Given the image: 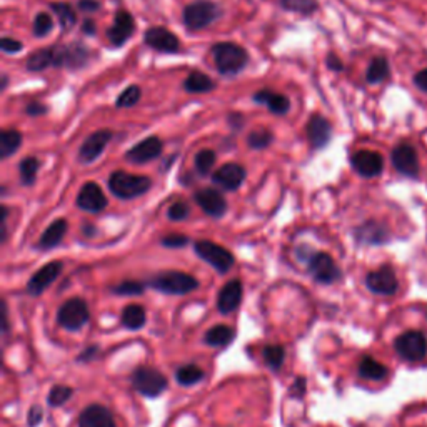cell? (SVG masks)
<instances>
[{"mask_svg":"<svg viewBox=\"0 0 427 427\" xmlns=\"http://www.w3.org/2000/svg\"><path fill=\"white\" fill-rule=\"evenodd\" d=\"M144 289L145 285L139 283V280H124V283L112 287V292L119 295H140L144 292Z\"/></svg>","mask_w":427,"mask_h":427,"instance_id":"ee69618b","label":"cell"},{"mask_svg":"<svg viewBox=\"0 0 427 427\" xmlns=\"http://www.w3.org/2000/svg\"><path fill=\"white\" fill-rule=\"evenodd\" d=\"M389 371L384 364H380L379 361H376L374 357H362L359 362V376L364 377L367 380H383L388 377Z\"/></svg>","mask_w":427,"mask_h":427,"instance_id":"83f0119b","label":"cell"},{"mask_svg":"<svg viewBox=\"0 0 427 427\" xmlns=\"http://www.w3.org/2000/svg\"><path fill=\"white\" fill-rule=\"evenodd\" d=\"M84 229H85V235H94V233H95L94 227H90V225H85Z\"/></svg>","mask_w":427,"mask_h":427,"instance_id":"94428289","label":"cell"},{"mask_svg":"<svg viewBox=\"0 0 427 427\" xmlns=\"http://www.w3.org/2000/svg\"><path fill=\"white\" fill-rule=\"evenodd\" d=\"M95 30H97V25L92 19H85L84 24H82V32L87 35H95Z\"/></svg>","mask_w":427,"mask_h":427,"instance_id":"6f0895ef","label":"cell"},{"mask_svg":"<svg viewBox=\"0 0 427 427\" xmlns=\"http://www.w3.org/2000/svg\"><path fill=\"white\" fill-rule=\"evenodd\" d=\"M221 16V8L217 4L209 2V0H199V2L189 4L187 7L184 8L182 19H184V25L187 27L189 30H202L214 24Z\"/></svg>","mask_w":427,"mask_h":427,"instance_id":"277c9868","label":"cell"},{"mask_svg":"<svg viewBox=\"0 0 427 427\" xmlns=\"http://www.w3.org/2000/svg\"><path fill=\"white\" fill-rule=\"evenodd\" d=\"M7 84H8V77H7V74H2V85H0V87H2V90H6V89H7Z\"/></svg>","mask_w":427,"mask_h":427,"instance_id":"91938a15","label":"cell"},{"mask_svg":"<svg viewBox=\"0 0 427 427\" xmlns=\"http://www.w3.org/2000/svg\"><path fill=\"white\" fill-rule=\"evenodd\" d=\"M145 319H147L145 309L142 306H139V304H129V306L124 307L120 316L122 326L130 330H137L140 327H144Z\"/></svg>","mask_w":427,"mask_h":427,"instance_id":"f1b7e54d","label":"cell"},{"mask_svg":"<svg viewBox=\"0 0 427 427\" xmlns=\"http://www.w3.org/2000/svg\"><path fill=\"white\" fill-rule=\"evenodd\" d=\"M77 207L82 209L85 212H102L107 207V197L102 192V189L99 187V184L95 182H87L82 185L75 199Z\"/></svg>","mask_w":427,"mask_h":427,"instance_id":"5bb4252c","label":"cell"},{"mask_svg":"<svg viewBox=\"0 0 427 427\" xmlns=\"http://www.w3.org/2000/svg\"><path fill=\"white\" fill-rule=\"evenodd\" d=\"M229 124H230V127H233V129H235V130L242 129V125H244V116H242V113H237V112L230 113Z\"/></svg>","mask_w":427,"mask_h":427,"instance_id":"db71d44e","label":"cell"},{"mask_svg":"<svg viewBox=\"0 0 427 427\" xmlns=\"http://www.w3.org/2000/svg\"><path fill=\"white\" fill-rule=\"evenodd\" d=\"M79 427H117L112 412L107 407L92 404L79 416Z\"/></svg>","mask_w":427,"mask_h":427,"instance_id":"cb8c5ba5","label":"cell"},{"mask_svg":"<svg viewBox=\"0 0 427 427\" xmlns=\"http://www.w3.org/2000/svg\"><path fill=\"white\" fill-rule=\"evenodd\" d=\"M152 187V180L145 175L129 174L124 171H116L109 177V189L119 199H135L147 194Z\"/></svg>","mask_w":427,"mask_h":427,"instance_id":"7a4b0ae2","label":"cell"},{"mask_svg":"<svg viewBox=\"0 0 427 427\" xmlns=\"http://www.w3.org/2000/svg\"><path fill=\"white\" fill-rule=\"evenodd\" d=\"M389 75V63L384 57H376L371 62L369 69L366 72V79L369 84H379Z\"/></svg>","mask_w":427,"mask_h":427,"instance_id":"8d00e7d4","label":"cell"},{"mask_svg":"<svg viewBox=\"0 0 427 427\" xmlns=\"http://www.w3.org/2000/svg\"><path fill=\"white\" fill-rule=\"evenodd\" d=\"M306 132L312 147L322 149L330 142V137H333V125H330V122L327 120L326 117L319 116V113H314V116H311V119L307 120Z\"/></svg>","mask_w":427,"mask_h":427,"instance_id":"ffe728a7","label":"cell"},{"mask_svg":"<svg viewBox=\"0 0 427 427\" xmlns=\"http://www.w3.org/2000/svg\"><path fill=\"white\" fill-rule=\"evenodd\" d=\"M90 319V311L87 302L84 299L74 297L70 301L63 302L57 312V322L69 333H77L87 324Z\"/></svg>","mask_w":427,"mask_h":427,"instance_id":"8992f818","label":"cell"},{"mask_svg":"<svg viewBox=\"0 0 427 427\" xmlns=\"http://www.w3.org/2000/svg\"><path fill=\"white\" fill-rule=\"evenodd\" d=\"M161 244L163 245V247L180 249V247H184V245L189 244V237L184 234H169V235H166V237L161 239Z\"/></svg>","mask_w":427,"mask_h":427,"instance_id":"7dc6e473","label":"cell"},{"mask_svg":"<svg viewBox=\"0 0 427 427\" xmlns=\"http://www.w3.org/2000/svg\"><path fill=\"white\" fill-rule=\"evenodd\" d=\"M49 66H54V49H39L27 58L25 67L30 72H42Z\"/></svg>","mask_w":427,"mask_h":427,"instance_id":"1f68e13d","label":"cell"},{"mask_svg":"<svg viewBox=\"0 0 427 427\" xmlns=\"http://www.w3.org/2000/svg\"><path fill=\"white\" fill-rule=\"evenodd\" d=\"M54 29V19L49 13L40 12L34 20V35L35 37H45Z\"/></svg>","mask_w":427,"mask_h":427,"instance_id":"7bdbcfd3","label":"cell"},{"mask_svg":"<svg viewBox=\"0 0 427 427\" xmlns=\"http://www.w3.org/2000/svg\"><path fill=\"white\" fill-rule=\"evenodd\" d=\"M72 394H74V390H72V388H69V385H54L47 396L49 406L52 407L63 406V404L72 397Z\"/></svg>","mask_w":427,"mask_h":427,"instance_id":"60d3db41","label":"cell"},{"mask_svg":"<svg viewBox=\"0 0 427 427\" xmlns=\"http://www.w3.org/2000/svg\"><path fill=\"white\" fill-rule=\"evenodd\" d=\"M392 163L397 172L407 177H416L417 172H419V161H417L416 149L411 144H401L394 149Z\"/></svg>","mask_w":427,"mask_h":427,"instance_id":"7402d4cb","label":"cell"},{"mask_svg":"<svg viewBox=\"0 0 427 427\" xmlns=\"http://www.w3.org/2000/svg\"><path fill=\"white\" fill-rule=\"evenodd\" d=\"M190 216V207L189 204H185L182 201H177L174 204H171L169 211H167V217L174 222H180L185 221Z\"/></svg>","mask_w":427,"mask_h":427,"instance_id":"bcb514c9","label":"cell"},{"mask_svg":"<svg viewBox=\"0 0 427 427\" xmlns=\"http://www.w3.org/2000/svg\"><path fill=\"white\" fill-rule=\"evenodd\" d=\"M144 42L154 49V51L163 54H175L179 52L180 47V42L175 37V34H172L166 27H152V29L145 30Z\"/></svg>","mask_w":427,"mask_h":427,"instance_id":"4fadbf2b","label":"cell"},{"mask_svg":"<svg viewBox=\"0 0 427 427\" xmlns=\"http://www.w3.org/2000/svg\"><path fill=\"white\" fill-rule=\"evenodd\" d=\"M306 262L309 274L319 284H334L342 276L334 259L326 252H312Z\"/></svg>","mask_w":427,"mask_h":427,"instance_id":"9c48e42d","label":"cell"},{"mask_svg":"<svg viewBox=\"0 0 427 427\" xmlns=\"http://www.w3.org/2000/svg\"><path fill=\"white\" fill-rule=\"evenodd\" d=\"M351 163L359 175L367 177V179L377 177L384 169L383 156L374 151H357L351 157Z\"/></svg>","mask_w":427,"mask_h":427,"instance_id":"2e32d148","label":"cell"},{"mask_svg":"<svg viewBox=\"0 0 427 427\" xmlns=\"http://www.w3.org/2000/svg\"><path fill=\"white\" fill-rule=\"evenodd\" d=\"M235 338V330L229 326H214L206 333L204 342L209 344L211 347H227Z\"/></svg>","mask_w":427,"mask_h":427,"instance_id":"4316f807","label":"cell"},{"mask_svg":"<svg viewBox=\"0 0 427 427\" xmlns=\"http://www.w3.org/2000/svg\"><path fill=\"white\" fill-rule=\"evenodd\" d=\"M149 285L162 294L185 295L194 292L195 289H199V280L195 279L194 276L185 274V272L167 271L154 276L152 279L149 280Z\"/></svg>","mask_w":427,"mask_h":427,"instance_id":"3957f363","label":"cell"},{"mask_svg":"<svg viewBox=\"0 0 427 427\" xmlns=\"http://www.w3.org/2000/svg\"><path fill=\"white\" fill-rule=\"evenodd\" d=\"M262 357H264L266 366H269L272 371L280 369L285 361V347L280 344H269L262 349Z\"/></svg>","mask_w":427,"mask_h":427,"instance_id":"d590c367","label":"cell"},{"mask_svg":"<svg viewBox=\"0 0 427 427\" xmlns=\"http://www.w3.org/2000/svg\"><path fill=\"white\" fill-rule=\"evenodd\" d=\"M283 6L295 12L311 13L317 8V2L316 0H283Z\"/></svg>","mask_w":427,"mask_h":427,"instance_id":"f6af8a7d","label":"cell"},{"mask_svg":"<svg viewBox=\"0 0 427 427\" xmlns=\"http://www.w3.org/2000/svg\"><path fill=\"white\" fill-rule=\"evenodd\" d=\"M175 379L180 385H185V388H189V385L201 383V380L204 379V371L195 364L182 366V367H179V369H177Z\"/></svg>","mask_w":427,"mask_h":427,"instance_id":"e575fe53","label":"cell"},{"mask_svg":"<svg viewBox=\"0 0 427 427\" xmlns=\"http://www.w3.org/2000/svg\"><path fill=\"white\" fill-rule=\"evenodd\" d=\"M184 89L190 94H206L216 89V82L202 72H192L184 80Z\"/></svg>","mask_w":427,"mask_h":427,"instance_id":"f546056e","label":"cell"},{"mask_svg":"<svg viewBox=\"0 0 427 427\" xmlns=\"http://www.w3.org/2000/svg\"><path fill=\"white\" fill-rule=\"evenodd\" d=\"M134 30H135L134 17L127 11H119L116 13V19H113L112 27L107 30V39L113 47H122V45L130 39V35L134 34Z\"/></svg>","mask_w":427,"mask_h":427,"instance_id":"e0dca14e","label":"cell"},{"mask_svg":"<svg viewBox=\"0 0 427 427\" xmlns=\"http://www.w3.org/2000/svg\"><path fill=\"white\" fill-rule=\"evenodd\" d=\"M95 354H97V347L95 346H90L87 351L85 352H82L80 356H79V361H82V362H87V361H90V359H92Z\"/></svg>","mask_w":427,"mask_h":427,"instance_id":"680465c9","label":"cell"},{"mask_svg":"<svg viewBox=\"0 0 427 427\" xmlns=\"http://www.w3.org/2000/svg\"><path fill=\"white\" fill-rule=\"evenodd\" d=\"M140 95H142V92H140L139 85H129V87H127L124 92H122L119 97H117L116 106L120 107V109L134 107L135 104L140 101Z\"/></svg>","mask_w":427,"mask_h":427,"instance_id":"b9f144b4","label":"cell"},{"mask_svg":"<svg viewBox=\"0 0 427 427\" xmlns=\"http://www.w3.org/2000/svg\"><path fill=\"white\" fill-rule=\"evenodd\" d=\"M42 417H44L42 409H40L39 406H32L29 414H27V424H29V427L39 426L40 421H42Z\"/></svg>","mask_w":427,"mask_h":427,"instance_id":"f907efd6","label":"cell"},{"mask_svg":"<svg viewBox=\"0 0 427 427\" xmlns=\"http://www.w3.org/2000/svg\"><path fill=\"white\" fill-rule=\"evenodd\" d=\"M216 152L211 151V149H202V151L197 152V156H195V169H197L201 175L211 174L212 167L216 166Z\"/></svg>","mask_w":427,"mask_h":427,"instance_id":"ab89813d","label":"cell"},{"mask_svg":"<svg viewBox=\"0 0 427 427\" xmlns=\"http://www.w3.org/2000/svg\"><path fill=\"white\" fill-rule=\"evenodd\" d=\"M67 229H69V222H67L66 219L54 221L52 224L44 230L42 237H40V240H39V247L44 249V251H49V249L57 247V245L62 242L63 235L67 234Z\"/></svg>","mask_w":427,"mask_h":427,"instance_id":"484cf974","label":"cell"},{"mask_svg":"<svg viewBox=\"0 0 427 427\" xmlns=\"http://www.w3.org/2000/svg\"><path fill=\"white\" fill-rule=\"evenodd\" d=\"M327 67L335 72H339V70H342V62H340V58L338 56L329 54V56H327Z\"/></svg>","mask_w":427,"mask_h":427,"instance_id":"9f6ffc18","label":"cell"},{"mask_svg":"<svg viewBox=\"0 0 427 427\" xmlns=\"http://www.w3.org/2000/svg\"><path fill=\"white\" fill-rule=\"evenodd\" d=\"M112 132L111 130H97V132L90 134L87 139L84 140V144L79 149V161L82 163H92L101 157L104 149L107 147V144L111 142Z\"/></svg>","mask_w":427,"mask_h":427,"instance_id":"9a60e30c","label":"cell"},{"mask_svg":"<svg viewBox=\"0 0 427 427\" xmlns=\"http://www.w3.org/2000/svg\"><path fill=\"white\" fill-rule=\"evenodd\" d=\"M77 6L84 12H95L101 8V2H99V0H79Z\"/></svg>","mask_w":427,"mask_h":427,"instance_id":"816d5d0a","label":"cell"},{"mask_svg":"<svg viewBox=\"0 0 427 427\" xmlns=\"http://www.w3.org/2000/svg\"><path fill=\"white\" fill-rule=\"evenodd\" d=\"M22 144V134L16 129H7L0 132V156L2 159L11 157L19 151Z\"/></svg>","mask_w":427,"mask_h":427,"instance_id":"4dcf8cb0","label":"cell"},{"mask_svg":"<svg viewBox=\"0 0 427 427\" xmlns=\"http://www.w3.org/2000/svg\"><path fill=\"white\" fill-rule=\"evenodd\" d=\"M0 47H2V51L6 54H17L20 52L22 49H24V44L20 42V40L11 39V37H4L2 42H0Z\"/></svg>","mask_w":427,"mask_h":427,"instance_id":"c3c4849f","label":"cell"},{"mask_svg":"<svg viewBox=\"0 0 427 427\" xmlns=\"http://www.w3.org/2000/svg\"><path fill=\"white\" fill-rule=\"evenodd\" d=\"M274 140V134L271 132L269 129L266 127H259V129L252 130L247 137V144L251 149H256V151H262V149H267Z\"/></svg>","mask_w":427,"mask_h":427,"instance_id":"74e56055","label":"cell"},{"mask_svg":"<svg viewBox=\"0 0 427 427\" xmlns=\"http://www.w3.org/2000/svg\"><path fill=\"white\" fill-rule=\"evenodd\" d=\"M62 269L63 264L61 261H52L49 262V264H45L44 267H40V269L30 277L29 283H27V292L34 295V297L44 294V290L51 284L56 283L57 277L62 274Z\"/></svg>","mask_w":427,"mask_h":427,"instance_id":"7c38bea8","label":"cell"},{"mask_svg":"<svg viewBox=\"0 0 427 427\" xmlns=\"http://www.w3.org/2000/svg\"><path fill=\"white\" fill-rule=\"evenodd\" d=\"M51 8H52V12L56 13L58 24H61L63 32L70 30L72 27H74L77 24L75 11H74V8H72V6H69V4H66V2H54V4H51Z\"/></svg>","mask_w":427,"mask_h":427,"instance_id":"836d02e7","label":"cell"},{"mask_svg":"<svg viewBox=\"0 0 427 427\" xmlns=\"http://www.w3.org/2000/svg\"><path fill=\"white\" fill-rule=\"evenodd\" d=\"M163 151V142L159 137H147L135 144L125 154V159L132 163H147L161 156Z\"/></svg>","mask_w":427,"mask_h":427,"instance_id":"ac0fdd59","label":"cell"},{"mask_svg":"<svg viewBox=\"0 0 427 427\" xmlns=\"http://www.w3.org/2000/svg\"><path fill=\"white\" fill-rule=\"evenodd\" d=\"M366 285L371 292L377 295H394L399 289V280L396 272L390 269L389 266H384L367 274Z\"/></svg>","mask_w":427,"mask_h":427,"instance_id":"8fae6325","label":"cell"},{"mask_svg":"<svg viewBox=\"0 0 427 427\" xmlns=\"http://www.w3.org/2000/svg\"><path fill=\"white\" fill-rule=\"evenodd\" d=\"M194 251L202 261H206L209 266H212L221 274H227V272L233 269L235 262L233 252L227 251L225 247H222L219 244L211 242V240H197L194 244Z\"/></svg>","mask_w":427,"mask_h":427,"instance_id":"5b68a950","label":"cell"},{"mask_svg":"<svg viewBox=\"0 0 427 427\" xmlns=\"http://www.w3.org/2000/svg\"><path fill=\"white\" fill-rule=\"evenodd\" d=\"M39 161L35 157H25L24 161L20 162L19 171H20V180L22 185H32L37 179V172H39Z\"/></svg>","mask_w":427,"mask_h":427,"instance_id":"f35d334b","label":"cell"},{"mask_svg":"<svg viewBox=\"0 0 427 427\" xmlns=\"http://www.w3.org/2000/svg\"><path fill=\"white\" fill-rule=\"evenodd\" d=\"M242 283H240L239 279L229 280V283L221 289L219 297H217V309H219L221 314H230V312H234L235 309L239 307V304L242 302Z\"/></svg>","mask_w":427,"mask_h":427,"instance_id":"603a6c76","label":"cell"},{"mask_svg":"<svg viewBox=\"0 0 427 427\" xmlns=\"http://www.w3.org/2000/svg\"><path fill=\"white\" fill-rule=\"evenodd\" d=\"M414 82H416L417 87H419L421 90H424V92H427V69L417 72L414 77Z\"/></svg>","mask_w":427,"mask_h":427,"instance_id":"11a10c76","label":"cell"},{"mask_svg":"<svg viewBox=\"0 0 427 427\" xmlns=\"http://www.w3.org/2000/svg\"><path fill=\"white\" fill-rule=\"evenodd\" d=\"M292 392L299 397L306 394V379H304V377H299V379H295V383L292 384Z\"/></svg>","mask_w":427,"mask_h":427,"instance_id":"f5cc1de1","label":"cell"},{"mask_svg":"<svg viewBox=\"0 0 427 427\" xmlns=\"http://www.w3.org/2000/svg\"><path fill=\"white\" fill-rule=\"evenodd\" d=\"M252 99H254V102L264 104V106L269 107V111L274 112L276 116H284V113H287L290 109L289 99L283 94L272 92L271 89L257 90V92L254 94Z\"/></svg>","mask_w":427,"mask_h":427,"instance_id":"d4e9b609","label":"cell"},{"mask_svg":"<svg viewBox=\"0 0 427 427\" xmlns=\"http://www.w3.org/2000/svg\"><path fill=\"white\" fill-rule=\"evenodd\" d=\"M90 57L89 49L79 42L70 45L54 47V66L69 67V69H80L87 63Z\"/></svg>","mask_w":427,"mask_h":427,"instance_id":"30bf717a","label":"cell"},{"mask_svg":"<svg viewBox=\"0 0 427 427\" xmlns=\"http://www.w3.org/2000/svg\"><path fill=\"white\" fill-rule=\"evenodd\" d=\"M195 202L199 204V207H201L207 216L216 217V219H221L227 212V201L224 199V195L216 189L206 187L199 190V192L195 194Z\"/></svg>","mask_w":427,"mask_h":427,"instance_id":"44dd1931","label":"cell"},{"mask_svg":"<svg viewBox=\"0 0 427 427\" xmlns=\"http://www.w3.org/2000/svg\"><path fill=\"white\" fill-rule=\"evenodd\" d=\"M385 237H388V233L384 230V227L376 224V222H367V224L357 229V239L361 240V242L383 244Z\"/></svg>","mask_w":427,"mask_h":427,"instance_id":"d6a6232c","label":"cell"},{"mask_svg":"<svg viewBox=\"0 0 427 427\" xmlns=\"http://www.w3.org/2000/svg\"><path fill=\"white\" fill-rule=\"evenodd\" d=\"M214 63L222 75H235L247 66L249 54L234 42H219L212 45Z\"/></svg>","mask_w":427,"mask_h":427,"instance_id":"6da1fadb","label":"cell"},{"mask_svg":"<svg viewBox=\"0 0 427 427\" xmlns=\"http://www.w3.org/2000/svg\"><path fill=\"white\" fill-rule=\"evenodd\" d=\"M245 175H247L245 167L240 166V163L230 162L224 163V166L214 172L212 180L217 185H221L224 190H237L244 184Z\"/></svg>","mask_w":427,"mask_h":427,"instance_id":"d6986e66","label":"cell"},{"mask_svg":"<svg viewBox=\"0 0 427 427\" xmlns=\"http://www.w3.org/2000/svg\"><path fill=\"white\" fill-rule=\"evenodd\" d=\"M47 112H49V107L45 106V104L37 102V101L29 102V104H27V107H25V113H27V116H30V117L45 116Z\"/></svg>","mask_w":427,"mask_h":427,"instance_id":"681fc988","label":"cell"},{"mask_svg":"<svg viewBox=\"0 0 427 427\" xmlns=\"http://www.w3.org/2000/svg\"><path fill=\"white\" fill-rule=\"evenodd\" d=\"M132 388L145 397H157L167 389V377L152 367H139L132 372Z\"/></svg>","mask_w":427,"mask_h":427,"instance_id":"ba28073f","label":"cell"},{"mask_svg":"<svg viewBox=\"0 0 427 427\" xmlns=\"http://www.w3.org/2000/svg\"><path fill=\"white\" fill-rule=\"evenodd\" d=\"M394 351L402 361L421 362L427 356V339L419 330H409L394 340Z\"/></svg>","mask_w":427,"mask_h":427,"instance_id":"52a82bcc","label":"cell"}]
</instances>
